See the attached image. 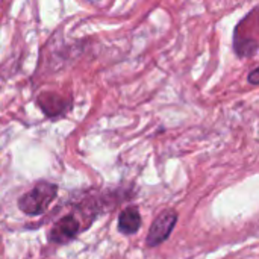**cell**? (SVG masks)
<instances>
[{"instance_id": "cell-5", "label": "cell", "mask_w": 259, "mask_h": 259, "mask_svg": "<svg viewBox=\"0 0 259 259\" xmlns=\"http://www.w3.org/2000/svg\"><path fill=\"white\" fill-rule=\"evenodd\" d=\"M143 226V219L141 212L137 206H127L124 208L117 222V229L123 235H135Z\"/></svg>"}, {"instance_id": "cell-1", "label": "cell", "mask_w": 259, "mask_h": 259, "mask_svg": "<svg viewBox=\"0 0 259 259\" xmlns=\"http://www.w3.org/2000/svg\"><path fill=\"white\" fill-rule=\"evenodd\" d=\"M58 185L49 181H38L27 193L20 196L18 199V209L29 215L36 217L47 211L50 203L58 196Z\"/></svg>"}, {"instance_id": "cell-7", "label": "cell", "mask_w": 259, "mask_h": 259, "mask_svg": "<svg viewBox=\"0 0 259 259\" xmlns=\"http://www.w3.org/2000/svg\"><path fill=\"white\" fill-rule=\"evenodd\" d=\"M249 82H250L252 85H258L259 83V70L256 67L250 71V74H249Z\"/></svg>"}, {"instance_id": "cell-4", "label": "cell", "mask_w": 259, "mask_h": 259, "mask_svg": "<svg viewBox=\"0 0 259 259\" xmlns=\"http://www.w3.org/2000/svg\"><path fill=\"white\" fill-rule=\"evenodd\" d=\"M79 232H80L79 220L73 214H68L53 223L52 229L49 231V241L59 246L68 244L79 235Z\"/></svg>"}, {"instance_id": "cell-2", "label": "cell", "mask_w": 259, "mask_h": 259, "mask_svg": "<svg viewBox=\"0 0 259 259\" xmlns=\"http://www.w3.org/2000/svg\"><path fill=\"white\" fill-rule=\"evenodd\" d=\"M179 220V214L173 208L164 209L152 223L147 235H146V244L147 247H158L162 243H165L171 232L175 231L176 225Z\"/></svg>"}, {"instance_id": "cell-3", "label": "cell", "mask_w": 259, "mask_h": 259, "mask_svg": "<svg viewBox=\"0 0 259 259\" xmlns=\"http://www.w3.org/2000/svg\"><path fill=\"white\" fill-rule=\"evenodd\" d=\"M36 105L39 106V109L44 112L46 117L59 118L71 109L73 100L70 97H64L53 91H42L36 97Z\"/></svg>"}, {"instance_id": "cell-6", "label": "cell", "mask_w": 259, "mask_h": 259, "mask_svg": "<svg viewBox=\"0 0 259 259\" xmlns=\"http://www.w3.org/2000/svg\"><path fill=\"white\" fill-rule=\"evenodd\" d=\"M234 52L238 58H252L258 52V41L255 36L240 35L234 32Z\"/></svg>"}]
</instances>
